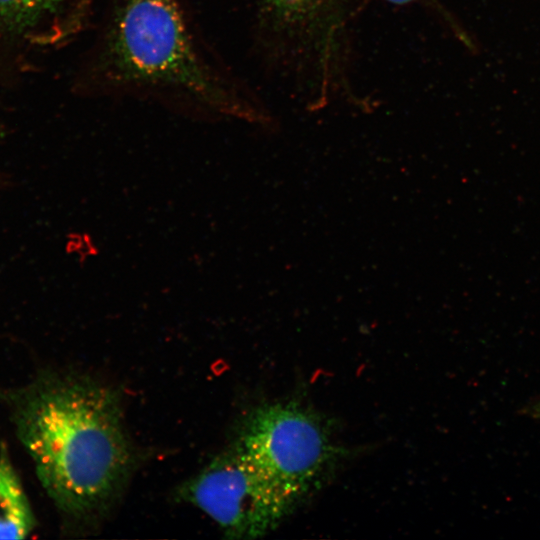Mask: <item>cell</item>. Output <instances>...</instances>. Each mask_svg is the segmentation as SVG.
<instances>
[{
	"label": "cell",
	"mask_w": 540,
	"mask_h": 540,
	"mask_svg": "<svg viewBox=\"0 0 540 540\" xmlns=\"http://www.w3.org/2000/svg\"><path fill=\"white\" fill-rule=\"evenodd\" d=\"M534 412L540 418V401L536 404Z\"/></svg>",
	"instance_id": "9"
},
{
	"label": "cell",
	"mask_w": 540,
	"mask_h": 540,
	"mask_svg": "<svg viewBox=\"0 0 540 540\" xmlns=\"http://www.w3.org/2000/svg\"><path fill=\"white\" fill-rule=\"evenodd\" d=\"M92 25L80 88L193 118L267 125L270 116L206 40L187 0H105Z\"/></svg>",
	"instance_id": "1"
},
{
	"label": "cell",
	"mask_w": 540,
	"mask_h": 540,
	"mask_svg": "<svg viewBox=\"0 0 540 540\" xmlns=\"http://www.w3.org/2000/svg\"><path fill=\"white\" fill-rule=\"evenodd\" d=\"M105 0H0V28L23 33L47 26V40L56 43L91 28Z\"/></svg>",
	"instance_id": "6"
},
{
	"label": "cell",
	"mask_w": 540,
	"mask_h": 540,
	"mask_svg": "<svg viewBox=\"0 0 540 540\" xmlns=\"http://www.w3.org/2000/svg\"><path fill=\"white\" fill-rule=\"evenodd\" d=\"M34 518L18 476L5 450L0 453V538H25Z\"/></svg>",
	"instance_id": "7"
},
{
	"label": "cell",
	"mask_w": 540,
	"mask_h": 540,
	"mask_svg": "<svg viewBox=\"0 0 540 540\" xmlns=\"http://www.w3.org/2000/svg\"><path fill=\"white\" fill-rule=\"evenodd\" d=\"M259 29L315 59L326 74L338 54L341 0H254Z\"/></svg>",
	"instance_id": "5"
},
{
	"label": "cell",
	"mask_w": 540,
	"mask_h": 540,
	"mask_svg": "<svg viewBox=\"0 0 540 540\" xmlns=\"http://www.w3.org/2000/svg\"><path fill=\"white\" fill-rule=\"evenodd\" d=\"M390 4H394V5H407V4H410V3H413L417 0H384Z\"/></svg>",
	"instance_id": "8"
},
{
	"label": "cell",
	"mask_w": 540,
	"mask_h": 540,
	"mask_svg": "<svg viewBox=\"0 0 540 540\" xmlns=\"http://www.w3.org/2000/svg\"><path fill=\"white\" fill-rule=\"evenodd\" d=\"M15 398L18 437L56 506L74 517L107 508L134 462L115 391L88 377L54 375Z\"/></svg>",
	"instance_id": "2"
},
{
	"label": "cell",
	"mask_w": 540,
	"mask_h": 540,
	"mask_svg": "<svg viewBox=\"0 0 540 540\" xmlns=\"http://www.w3.org/2000/svg\"><path fill=\"white\" fill-rule=\"evenodd\" d=\"M180 495L236 539L267 534L296 503L237 443L183 484Z\"/></svg>",
	"instance_id": "3"
},
{
	"label": "cell",
	"mask_w": 540,
	"mask_h": 540,
	"mask_svg": "<svg viewBox=\"0 0 540 540\" xmlns=\"http://www.w3.org/2000/svg\"><path fill=\"white\" fill-rule=\"evenodd\" d=\"M237 444L296 502L319 483L337 453L320 417L292 402L254 410Z\"/></svg>",
	"instance_id": "4"
}]
</instances>
